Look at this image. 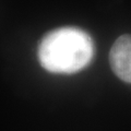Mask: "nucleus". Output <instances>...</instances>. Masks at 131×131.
<instances>
[{
  "label": "nucleus",
  "instance_id": "nucleus-1",
  "mask_svg": "<svg viewBox=\"0 0 131 131\" xmlns=\"http://www.w3.org/2000/svg\"><path fill=\"white\" fill-rule=\"evenodd\" d=\"M95 46L92 37L79 27L64 26L48 32L39 42L37 57L48 72L72 74L92 62Z\"/></svg>",
  "mask_w": 131,
  "mask_h": 131
},
{
  "label": "nucleus",
  "instance_id": "nucleus-2",
  "mask_svg": "<svg viewBox=\"0 0 131 131\" xmlns=\"http://www.w3.org/2000/svg\"><path fill=\"white\" fill-rule=\"evenodd\" d=\"M109 64L121 81L131 84V35L119 36L109 51Z\"/></svg>",
  "mask_w": 131,
  "mask_h": 131
}]
</instances>
